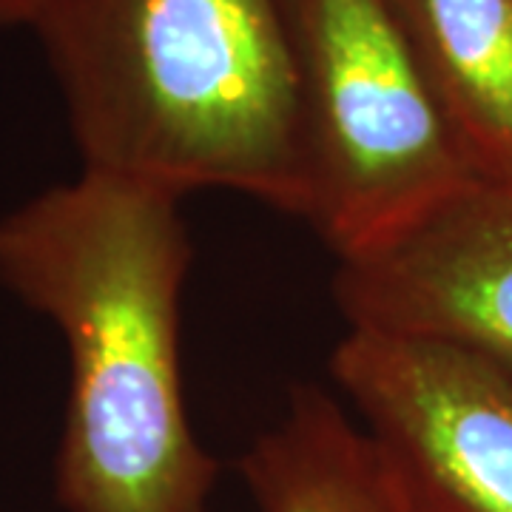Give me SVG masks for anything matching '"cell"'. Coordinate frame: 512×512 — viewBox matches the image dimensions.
<instances>
[{"instance_id":"cell-1","label":"cell","mask_w":512,"mask_h":512,"mask_svg":"<svg viewBox=\"0 0 512 512\" xmlns=\"http://www.w3.org/2000/svg\"><path fill=\"white\" fill-rule=\"evenodd\" d=\"M183 194L86 171L0 217V285L69 350L55 493L69 512H208L217 461L185 413Z\"/></svg>"},{"instance_id":"cell-2","label":"cell","mask_w":512,"mask_h":512,"mask_svg":"<svg viewBox=\"0 0 512 512\" xmlns=\"http://www.w3.org/2000/svg\"><path fill=\"white\" fill-rule=\"evenodd\" d=\"M32 26L86 171L308 220L291 0H49Z\"/></svg>"},{"instance_id":"cell-3","label":"cell","mask_w":512,"mask_h":512,"mask_svg":"<svg viewBox=\"0 0 512 512\" xmlns=\"http://www.w3.org/2000/svg\"><path fill=\"white\" fill-rule=\"evenodd\" d=\"M311 214L342 256L481 171L393 0H291Z\"/></svg>"},{"instance_id":"cell-4","label":"cell","mask_w":512,"mask_h":512,"mask_svg":"<svg viewBox=\"0 0 512 512\" xmlns=\"http://www.w3.org/2000/svg\"><path fill=\"white\" fill-rule=\"evenodd\" d=\"M330 373L421 512H512V359L427 333L350 328Z\"/></svg>"},{"instance_id":"cell-5","label":"cell","mask_w":512,"mask_h":512,"mask_svg":"<svg viewBox=\"0 0 512 512\" xmlns=\"http://www.w3.org/2000/svg\"><path fill=\"white\" fill-rule=\"evenodd\" d=\"M350 328L427 333L512 359V174L478 171L339 256Z\"/></svg>"},{"instance_id":"cell-6","label":"cell","mask_w":512,"mask_h":512,"mask_svg":"<svg viewBox=\"0 0 512 512\" xmlns=\"http://www.w3.org/2000/svg\"><path fill=\"white\" fill-rule=\"evenodd\" d=\"M256 512H421L370 433L316 387H293L282 424L239 461Z\"/></svg>"},{"instance_id":"cell-7","label":"cell","mask_w":512,"mask_h":512,"mask_svg":"<svg viewBox=\"0 0 512 512\" xmlns=\"http://www.w3.org/2000/svg\"><path fill=\"white\" fill-rule=\"evenodd\" d=\"M481 171L512 174V0H393Z\"/></svg>"},{"instance_id":"cell-8","label":"cell","mask_w":512,"mask_h":512,"mask_svg":"<svg viewBox=\"0 0 512 512\" xmlns=\"http://www.w3.org/2000/svg\"><path fill=\"white\" fill-rule=\"evenodd\" d=\"M49 0H0V29L3 26H32Z\"/></svg>"}]
</instances>
